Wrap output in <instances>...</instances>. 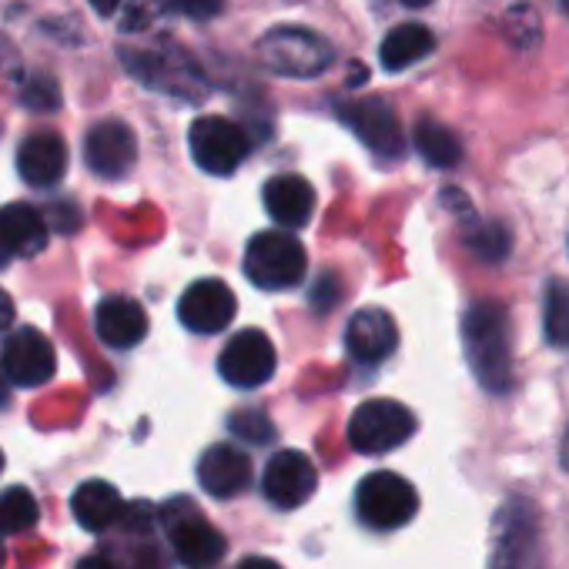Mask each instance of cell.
<instances>
[{
    "mask_svg": "<svg viewBox=\"0 0 569 569\" xmlns=\"http://www.w3.org/2000/svg\"><path fill=\"white\" fill-rule=\"evenodd\" d=\"M462 346L466 362L486 392L512 389V332L506 306L492 299H479L462 316Z\"/></svg>",
    "mask_w": 569,
    "mask_h": 569,
    "instance_id": "1",
    "label": "cell"
},
{
    "mask_svg": "<svg viewBox=\"0 0 569 569\" xmlns=\"http://www.w3.org/2000/svg\"><path fill=\"white\" fill-rule=\"evenodd\" d=\"M486 569H546L542 516L526 496H509L492 512Z\"/></svg>",
    "mask_w": 569,
    "mask_h": 569,
    "instance_id": "2",
    "label": "cell"
},
{
    "mask_svg": "<svg viewBox=\"0 0 569 569\" xmlns=\"http://www.w3.org/2000/svg\"><path fill=\"white\" fill-rule=\"evenodd\" d=\"M309 254L299 238L284 231H261L244 248V274L261 292H284L296 289L306 278Z\"/></svg>",
    "mask_w": 569,
    "mask_h": 569,
    "instance_id": "3",
    "label": "cell"
},
{
    "mask_svg": "<svg viewBox=\"0 0 569 569\" xmlns=\"http://www.w3.org/2000/svg\"><path fill=\"white\" fill-rule=\"evenodd\" d=\"M161 522L184 569H211L224 556V536L204 519V512L191 499L184 496L168 499L161 506Z\"/></svg>",
    "mask_w": 569,
    "mask_h": 569,
    "instance_id": "4",
    "label": "cell"
},
{
    "mask_svg": "<svg viewBox=\"0 0 569 569\" xmlns=\"http://www.w3.org/2000/svg\"><path fill=\"white\" fill-rule=\"evenodd\" d=\"M258 58L284 78H316L322 74L332 61L336 51L332 44L306 28H274L261 38Z\"/></svg>",
    "mask_w": 569,
    "mask_h": 569,
    "instance_id": "5",
    "label": "cell"
},
{
    "mask_svg": "<svg viewBox=\"0 0 569 569\" xmlns=\"http://www.w3.org/2000/svg\"><path fill=\"white\" fill-rule=\"evenodd\" d=\"M416 416L396 399H369L349 419V446L362 456H382L409 442Z\"/></svg>",
    "mask_w": 569,
    "mask_h": 569,
    "instance_id": "6",
    "label": "cell"
},
{
    "mask_svg": "<svg viewBox=\"0 0 569 569\" xmlns=\"http://www.w3.org/2000/svg\"><path fill=\"white\" fill-rule=\"evenodd\" d=\"M356 512L369 529L389 532L419 512V492L399 472H372L356 489Z\"/></svg>",
    "mask_w": 569,
    "mask_h": 569,
    "instance_id": "7",
    "label": "cell"
},
{
    "mask_svg": "<svg viewBox=\"0 0 569 569\" xmlns=\"http://www.w3.org/2000/svg\"><path fill=\"white\" fill-rule=\"evenodd\" d=\"M188 148L191 158L201 171L208 174H231L238 171V164L248 158L251 144L248 134L241 131V124L218 118V114H204L191 124L188 131Z\"/></svg>",
    "mask_w": 569,
    "mask_h": 569,
    "instance_id": "8",
    "label": "cell"
},
{
    "mask_svg": "<svg viewBox=\"0 0 569 569\" xmlns=\"http://www.w3.org/2000/svg\"><path fill=\"white\" fill-rule=\"evenodd\" d=\"M339 118L356 131V138L386 161H396L406 154V134L402 124L396 118V111L382 101V98H362V101H349L339 108Z\"/></svg>",
    "mask_w": 569,
    "mask_h": 569,
    "instance_id": "9",
    "label": "cell"
},
{
    "mask_svg": "<svg viewBox=\"0 0 569 569\" xmlns=\"http://www.w3.org/2000/svg\"><path fill=\"white\" fill-rule=\"evenodd\" d=\"M54 369H58V356L44 332L14 329L4 339V349H0V372H4L14 386L38 389L54 376Z\"/></svg>",
    "mask_w": 569,
    "mask_h": 569,
    "instance_id": "10",
    "label": "cell"
},
{
    "mask_svg": "<svg viewBox=\"0 0 569 569\" xmlns=\"http://www.w3.org/2000/svg\"><path fill=\"white\" fill-rule=\"evenodd\" d=\"M274 366H278L274 346H271V339L261 329L238 332L224 346V352L218 359L221 379L228 386H234V389H258V386H264L274 376Z\"/></svg>",
    "mask_w": 569,
    "mask_h": 569,
    "instance_id": "11",
    "label": "cell"
},
{
    "mask_svg": "<svg viewBox=\"0 0 569 569\" xmlns=\"http://www.w3.org/2000/svg\"><path fill=\"white\" fill-rule=\"evenodd\" d=\"M319 486V472L312 466V459L299 449H281L268 459L264 466V499L278 509H299L312 499Z\"/></svg>",
    "mask_w": 569,
    "mask_h": 569,
    "instance_id": "12",
    "label": "cell"
},
{
    "mask_svg": "<svg viewBox=\"0 0 569 569\" xmlns=\"http://www.w3.org/2000/svg\"><path fill=\"white\" fill-rule=\"evenodd\" d=\"M234 312H238L234 292L218 278H201V281L188 284L178 302L181 326L198 336H214V332L228 329L234 322Z\"/></svg>",
    "mask_w": 569,
    "mask_h": 569,
    "instance_id": "13",
    "label": "cell"
},
{
    "mask_svg": "<svg viewBox=\"0 0 569 569\" xmlns=\"http://www.w3.org/2000/svg\"><path fill=\"white\" fill-rule=\"evenodd\" d=\"M84 161L98 178H124L138 161V141L124 121H98L84 138Z\"/></svg>",
    "mask_w": 569,
    "mask_h": 569,
    "instance_id": "14",
    "label": "cell"
},
{
    "mask_svg": "<svg viewBox=\"0 0 569 569\" xmlns=\"http://www.w3.org/2000/svg\"><path fill=\"white\" fill-rule=\"evenodd\" d=\"M399 346L396 319L386 309H362L346 326V352L359 366H379L386 362Z\"/></svg>",
    "mask_w": 569,
    "mask_h": 569,
    "instance_id": "15",
    "label": "cell"
},
{
    "mask_svg": "<svg viewBox=\"0 0 569 569\" xmlns=\"http://www.w3.org/2000/svg\"><path fill=\"white\" fill-rule=\"evenodd\" d=\"M48 244V221L31 204H8L0 208V268H8L18 258L41 254Z\"/></svg>",
    "mask_w": 569,
    "mask_h": 569,
    "instance_id": "16",
    "label": "cell"
},
{
    "mask_svg": "<svg viewBox=\"0 0 569 569\" xmlns=\"http://www.w3.org/2000/svg\"><path fill=\"white\" fill-rule=\"evenodd\" d=\"M198 482L214 499H231L248 489L251 482V459L228 442H218L201 452L198 459Z\"/></svg>",
    "mask_w": 569,
    "mask_h": 569,
    "instance_id": "17",
    "label": "cell"
},
{
    "mask_svg": "<svg viewBox=\"0 0 569 569\" xmlns=\"http://www.w3.org/2000/svg\"><path fill=\"white\" fill-rule=\"evenodd\" d=\"M94 332L108 349H134L148 336V312L124 296L101 299L94 312Z\"/></svg>",
    "mask_w": 569,
    "mask_h": 569,
    "instance_id": "18",
    "label": "cell"
},
{
    "mask_svg": "<svg viewBox=\"0 0 569 569\" xmlns=\"http://www.w3.org/2000/svg\"><path fill=\"white\" fill-rule=\"evenodd\" d=\"M18 171L31 188H54L68 171V144L61 134H31L18 151Z\"/></svg>",
    "mask_w": 569,
    "mask_h": 569,
    "instance_id": "19",
    "label": "cell"
},
{
    "mask_svg": "<svg viewBox=\"0 0 569 569\" xmlns=\"http://www.w3.org/2000/svg\"><path fill=\"white\" fill-rule=\"evenodd\" d=\"M124 58V64H128V71L141 81V84H148V88H158V91H171V94H191V101H198L194 94V88H191V81H198L201 84V74H198V68L188 61V58H178V61H171V58H164V54H131V51H124L121 54Z\"/></svg>",
    "mask_w": 569,
    "mask_h": 569,
    "instance_id": "20",
    "label": "cell"
},
{
    "mask_svg": "<svg viewBox=\"0 0 569 569\" xmlns=\"http://www.w3.org/2000/svg\"><path fill=\"white\" fill-rule=\"evenodd\" d=\"M264 211L284 228H302L316 211V188L302 174H278L264 184Z\"/></svg>",
    "mask_w": 569,
    "mask_h": 569,
    "instance_id": "21",
    "label": "cell"
},
{
    "mask_svg": "<svg viewBox=\"0 0 569 569\" xmlns=\"http://www.w3.org/2000/svg\"><path fill=\"white\" fill-rule=\"evenodd\" d=\"M71 509H74V519L91 529V532H104L108 526H114L124 512V499L121 492L104 482V479H88L84 486L74 489L71 496Z\"/></svg>",
    "mask_w": 569,
    "mask_h": 569,
    "instance_id": "22",
    "label": "cell"
},
{
    "mask_svg": "<svg viewBox=\"0 0 569 569\" xmlns=\"http://www.w3.org/2000/svg\"><path fill=\"white\" fill-rule=\"evenodd\" d=\"M432 51H436V38L426 24H399L396 31L386 34L379 61L386 71H406L422 58H429Z\"/></svg>",
    "mask_w": 569,
    "mask_h": 569,
    "instance_id": "23",
    "label": "cell"
},
{
    "mask_svg": "<svg viewBox=\"0 0 569 569\" xmlns=\"http://www.w3.org/2000/svg\"><path fill=\"white\" fill-rule=\"evenodd\" d=\"M416 148L422 154L426 164L432 168H456L462 161V141L439 121L422 118L416 124Z\"/></svg>",
    "mask_w": 569,
    "mask_h": 569,
    "instance_id": "24",
    "label": "cell"
},
{
    "mask_svg": "<svg viewBox=\"0 0 569 569\" xmlns=\"http://www.w3.org/2000/svg\"><path fill=\"white\" fill-rule=\"evenodd\" d=\"M466 248H469L476 258L496 264V261H502V258L509 254L512 234H509L506 224H499V221H479V218L472 214V218L466 221Z\"/></svg>",
    "mask_w": 569,
    "mask_h": 569,
    "instance_id": "25",
    "label": "cell"
},
{
    "mask_svg": "<svg viewBox=\"0 0 569 569\" xmlns=\"http://www.w3.org/2000/svg\"><path fill=\"white\" fill-rule=\"evenodd\" d=\"M542 326H546L549 346L569 349V281H566V278H552V281L546 284Z\"/></svg>",
    "mask_w": 569,
    "mask_h": 569,
    "instance_id": "26",
    "label": "cell"
},
{
    "mask_svg": "<svg viewBox=\"0 0 569 569\" xmlns=\"http://www.w3.org/2000/svg\"><path fill=\"white\" fill-rule=\"evenodd\" d=\"M38 516H41V506L31 496V489L11 486L0 492V536H14V532L31 529L38 522Z\"/></svg>",
    "mask_w": 569,
    "mask_h": 569,
    "instance_id": "27",
    "label": "cell"
},
{
    "mask_svg": "<svg viewBox=\"0 0 569 569\" xmlns=\"http://www.w3.org/2000/svg\"><path fill=\"white\" fill-rule=\"evenodd\" d=\"M21 101H24V108L48 114V111L61 108V88L51 78H31L21 91Z\"/></svg>",
    "mask_w": 569,
    "mask_h": 569,
    "instance_id": "28",
    "label": "cell"
},
{
    "mask_svg": "<svg viewBox=\"0 0 569 569\" xmlns=\"http://www.w3.org/2000/svg\"><path fill=\"white\" fill-rule=\"evenodd\" d=\"M228 429L238 436V439H248V442H268L271 436H274V429H271V422L261 416V412H251V409H241V412H234L231 419H228Z\"/></svg>",
    "mask_w": 569,
    "mask_h": 569,
    "instance_id": "29",
    "label": "cell"
},
{
    "mask_svg": "<svg viewBox=\"0 0 569 569\" xmlns=\"http://www.w3.org/2000/svg\"><path fill=\"white\" fill-rule=\"evenodd\" d=\"M174 11H181L184 18H194V21H211L214 14H221L224 0H168Z\"/></svg>",
    "mask_w": 569,
    "mask_h": 569,
    "instance_id": "30",
    "label": "cell"
},
{
    "mask_svg": "<svg viewBox=\"0 0 569 569\" xmlns=\"http://www.w3.org/2000/svg\"><path fill=\"white\" fill-rule=\"evenodd\" d=\"M11 326H14V302L4 289H0V336H8Z\"/></svg>",
    "mask_w": 569,
    "mask_h": 569,
    "instance_id": "31",
    "label": "cell"
},
{
    "mask_svg": "<svg viewBox=\"0 0 569 569\" xmlns=\"http://www.w3.org/2000/svg\"><path fill=\"white\" fill-rule=\"evenodd\" d=\"M238 569H281L274 559H264V556H251V559H244Z\"/></svg>",
    "mask_w": 569,
    "mask_h": 569,
    "instance_id": "32",
    "label": "cell"
},
{
    "mask_svg": "<svg viewBox=\"0 0 569 569\" xmlns=\"http://www.w3.org/2000/svg\"><path fill=\"white\" fill-rule=\"evenodd\" d=\"M91 8H94L101 18H111V14L121 8V0H91Z\"/></svg>",
    "mask_w": 569,
    "mask_h": 569,
    "instance_id": "33",
    "label": "cell"
},
{
    "mask_svg": "<svg viewBox=\"0 0 569 569\" xmlns=\"http://www.w3.org/2000/svg\"><path fill=\"white\" fill-rule=\"evenodd\" d=\"M78 569H118L114 562H108L104 556H88V559H81V566Z\"/></svg>",
    "mask_w": 569,
    "mask_h": 569,
    "instance_id": "34",
    "label": "cell"
},
{
    "mask_svg": "<svg viewBox=\"0 0 569 569\" xmlns=\"http://www.w3.org/2000/svg\"><path fill=\"white\" fill-rule=\"evenodd\" d=\"M559 462L569 472V426H566V436H562V446H559Z\"/></svg>",
    "mask_w": 569,
    "mask_h": 569,
    "instance_id": "35",
    "label": "cell"
},
{
    "mask_svg": "<svg viewBox=\"0 0 569 569\" xmlns=\"http://www.w3.org/2000/svg\"><path fill=\"white\" fill-rule=\"evenodd\" d=\"M399 4H406V8H426V4H432V0H399Z\"/></svg>",
    "mask_w": 569,
    "mask_h": 569,
    "instance_id": "36",
    "label": "cell"
},
{
    "mask_svg": "<svg viewBox=\"0 0 569 569\" xmlns=\"http://www.w3.org/2000/svg\"><path fill=\"white\" fill-rule=\"evenodd\" d=\"M4 58H14V51L8 48V41H0V61H4Z\"/></svg>",
    "mask_w": 569,
    "mask_h": 569,
    "instance_id": "37",
    "label": "cell"
},
{
    "mask_svg": "<svg viewBox=\"0 0 569 569\" xmlns=\"http://www.w3.org/2000/svg\"><path fill=\"white\" fill-rule=\"evenodd\" d=\"M0 472H4V452H0Z\"/></svg>",
    "mask_w": 569,
    "mask_h": 569,
    "instance_id": "38",
    "label": "cell"
},
{
    "mask_svg": "<svg viewBox=\"0 0 569 569\" xmlns=\"http://www.w3.org/2000/svg\"><path fill=\"white\" fill-rule=\"evenodd\" d=\"M4 399H8V392H4V389H0V402H4Z\"/></svg>",
    "mask_w": 569,
    "mask_h": 569,
    "instance_id": "39",
    "label": "cell"
},
{
    "mask_svg": "<svg viewBox=\"0 0 569 569\" xmlns=\"http://www.w3.org/2000/svg\"><path fill=\"white\" fill-rule=\"evenodd\" d=\"M0 562H4V546H0Z\"/></svg>",
    "mask_w": 569,
    "mask_h": 569,
    "instance_id": "40",
    "label": "cell"
},
{
    "mask_svg": "<svg viewBox=\"0 0 569 569\" xmlns=\"http://www.w3.org/2000/svg\"><path fill=\"white\" fill-rule=\"evenodd\" d=\"M562 8H566V14H569V0H562Z\"/></svg>",
    "mask_w": 569,
    "mask_h": 569,
    "instance_id": "41",
    "label": "cell"
}]
</instances>
